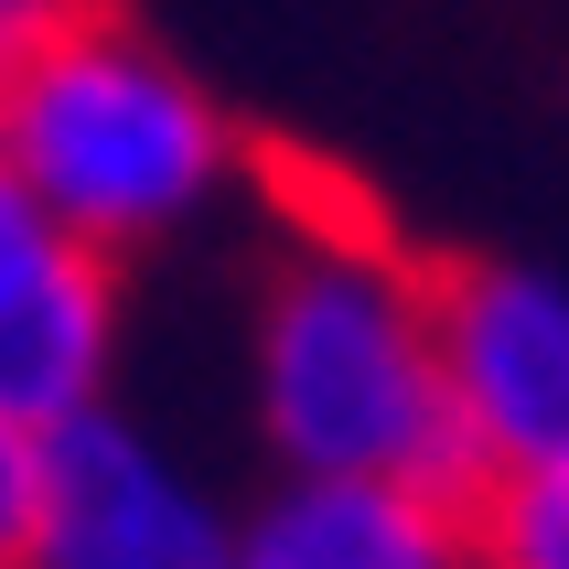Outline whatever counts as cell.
Listing matches in <instances>:
<instances>
[{"instance_id": "obj_7", "label": "cell", "mask_w": 569, "mask_h": 569, "mask_svg": "<svg viewBox=\"0 0 569 569\" xmlns=\"http://www.w3.org/2000/svg\"><path fill=\"white\" fill-rule=\"evenodd\" d=\"M473 569H569V462L495 473L473 495Z\"/></svg>"}, {"instance_id": "obj_9", "label": "cell", "mask_w": 569, "mask_h": 569, "mask_svg": "<svg viewBox=\"0 0 569 569\" xmlns=\"http://www.w3.org/2000/svg\"><path fill=\"white\" fill-rule=\"evenodd\" d=\"M64 258V226L32 204V183L11 172V151H0V290H22L32 269H54Z\"/></svg>"}, {"instance_id": "obj_6", "label": "cell", "mask_w": 569, "mask_h": 569, "mask_svg": "<svg viewBox=\"0 0 569 569\" xmlns=\"http://www.w3.org/2000/svg\"><path fill=\"white\" fill-rule=\"evenodd\" d=\"M108 345H119V290L108 258L64 248L54 269H32L22 290H0V419L54 441L97 409L108 387Z\"/></svg>"}, {"instance_id": "obj_4", "label": "cell", "mask_w": 569, "mask_h": 569, "mask_svg": "<svg viewBox=\"0 0 569 569\" xmlns=\"http://www.w3.org/2000/svg\"><path fill=\"white\" fill-rule=\"evenodd\" d=\"M451 409L495 473L569 462V290L538 269H451L441 280Z\"/></svg>"}, {"instance_id": "obj_3", "label": "cell", "mask_w": 569, "mask_h": 569, "mask_svg": "<svg viewBox=\"0 0 569 569\" xmlns=\"http://www.w3.org/2000/svg\"><path fill=\"white\" fill-rule=\"evenodd\" d=\"M22 569H237V516H216L129 419L87 409L43 441V527Z\"/></svg>"}, {"instance_id": "obj_1", "label": "cell", "mask_w": 569, "mask_h": 569, "mask_svg": "<svg viewBox=\"0 0 569 569\" xmlns=\"http://www.w3.org/2000/svg\"><path fill=\"white\" fill-rule=\"evenodd\" d=\"M258 419L290 473H398L451 506L483 495V451L451 409L441 280L377 237H312L258 312Z\"/></svg>"}, {"instance_id": "obj_8", "label": "cell", "mask_w": 569, "mask_h": 569, "mask_svg": "<svg viewBox=\"0 0 569 569\" xmlns=\"http://www.w3.org/2000/svg\"><path fill=\"white\" fill-rule=\"evenodd\" d=\"M32 527H43V441L0 419V569L32 559Z\"/></svg>"}, {"instance_id": "obj_5", "label": "cell", "mask_w": 569, "mask_h": 569, "mask_svg": "<svg viewBox=\"0 0 569 569\" xmlns=\"http://www.w3.org/2000/svg\"><path fill=\"white\" fill-rule=\"evenodd\" d=\"M237 569H473V506L398 473H290L237 527Z\"/></svg>"}, {"instance_id": "obj_2", "label": "cell", "mask_w": 569, "mask_h": 569, "mask_svg": "<svg viewBox=\"0 0 569 569\" xmlns=\"http://www.w3.org/2000/svg\"><path fill=\"white\" fill-rule=\"evenodd\" d=\"M0 151L32 183V204L64 226V248L119 258V248L172 237L183 216H204L237 140H226L216 97L151 32L76 0L0 76Z\"/></svg>"}]
</instances>
